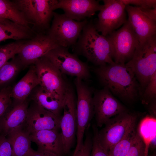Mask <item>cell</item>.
I'll return each mask as SVG.
<instances>
[{"label": "cell", "instance_id": "d6986e66", "mask_svg": "<svg viewBox=\"0 0 156 156\" xmlns=\"http://www.w3.org/2000/svg\"><path fill=\"white\" fill-rule=\"evenodd\" d=\"M31 142H35L38 149L47 151L62 156L63 145L60 133L55 130H44L29 134Z\"/></svg>", "mask_w": 156, "mask_h": 156}, {"label": "cell", "instance_id": "7a4b0ae2", "mask_svg": "<svg viewBox=\"0 0 156 156\" xmlns=\"http://www.w3.org/2000/svg\"><path fill=\"white\" fill-rule=\"evenodd\" d=\"M74 46L75 54L98 66L114 63L109 40L99 33L92 20L85 25Z\"/></svg>", "mask_w": 156, "mask_h": 156}, {"label": "cell", "instance_id": "836d02e7", "mask_svg": "<svg viewBox=\"0 0 156 156\" xmlns=\"http://www.w3.org/2000/svg\"><path fill=\"white\" fill-rule=\"evenodd\" d=\"M125 5L132 4L140 8L147 9L156 8L155 0H120Z\"/></svg>", "mask_w": 156, "mask_h": 156}, {"label": "cell", "instance_id": "9a60e30c", "mask_svg": "<svg viewBox=\"0 0 156 156\" xmlns=\"http://www.w3.org/2000/svg\"><path fill=\"white\" fill-rule=\"evenodd\" d=\"M61 117L36 104L28 109L25 129L29 133L44 130L60 129Z\"/></svg>", "mask_w": 156, "mask_h": 156}, {"label": "cell", "instance_id": "3957f363", "mask_svg": "<svg viewBox=\"0 0 156 156\" xmlns=\"http://www.w3.org/2000/svg\"><path fill=\"white\" fill-rule=\"evenodd\" d=\"M126 65L134 73L142 95L153 75L156 72V34L137 46Z\"/></svg>", "mask_w": 156, "mask_h": 156}, {"label": "cell", "instance_id": "e575fe53", "mask_svg": "<svg viewBox=\"0 0 156 156\" xmlns=\"http://www.w3.org/2000/svg\"><path fill=\"white\" fill-rule=\"evenodd\" d=\"M0 156H12L11 143L6 136L0 134Z\"/></svg>", "mask_w": 156, "mask_h": 156}, {"label": "cell", "instance_id": "484cf974", "mask_svg": "<svg viewBox=\"0 0 156 156\" xmlns=\"http://www.w3.org/2000/svg\"><path fill=\"white\" fill-rule=\"evenodd\" d=\"M138 131L135 127L131 130L108 152L109 156H125L135 139Z\"/></svg>", "mask_w": 156, "mask_h": 156}, {"label": "cell", "instance_id": "e0dca14e", "mask_svg": "<svg viewBox=\"0 0 156 156\" xmlns=\"http://www.w3.org/2000/svg\"><path fill=\"white\" fill-rule=\"evenodd\" d=\"M128 18L140 43L156 34V21L151 18L138 7L130 5L125 6Z\"/></svg>", "mask_w": 156, "mask_h": 156}, {"label": "cell", "instance_id": "8992f818", "mask_svg": "<svg viewBox=\"0 0 156 156\" xmlns=\"http://www.w3.org/2000/svg\"><path fill=\"white\" fill-rule=\"evenodd\" d=\"M137 116L128 111L120 113L109 119L104 127L98 131L99 138L102 146L107 152L136 127Z\"/></svg>", "mask_w": 156, "mask_h": 156}, {"label": "cell", "instance_id": "9c48e42d", "mask_svg": "<svg viewBox=\"0 0 156 156\" xmlns=\"http://www.w3.org/2000/svg\"><path fill=\"white\" fill-rule=\"evenodd\" d=\"M102 9L98 14L95 27L101 35L106 36L122 25L127 21L125 6L120 0H103Z\"/></svg>", "mask_w": 156, "mask_h": 156}, {"label": "cell", "instance_id": "4fadbf2b", "mask_svg": "<svg viewBox=\"0 0 156 156\" xmlns=\"http://www.w3.org/2000/svg\"><path fill=\"white\" fill-rule=\"evenodd\" d=\"M57 0H18L14 1L25 16L32 20L42 29L49 28L53 17V6Z\"/></svg>", "mask_w": 156, "mask_h": 156}, {"label": "cell", "instance_id": "1f68e13d", "mask_svg": "<svg viewBox=\"0 0 156 156\" xmlns=\"http://www.w3.org/2000/svg\"><path fill=\"white\" fill-rule=\"evenodd\" d=\"M86 130L85 139L81 147L77 151L74 152L73 156H91L92 146V139L88 131Z\"/></svg>", "mask_w": 156, "mask_h": 156}, {"label": "cell", "instance_id": "4dcf8cb0", "mask_svg": "<svg viewBox=\"0 0 156 156\" xmlns=\"http://www.w3.org/2000/svg\"><path fill=\"white\" fill-rule=\"evenodd\" d=\"M145 143L138 132L133 143L125 156H144Z\"/></svg>", "mask_w": 156, "mask_h": 156}, {"label": "cell", "instance_id": "74e56055", "mask_svg": "<svg viewBox=\"0 0 156 156\" xmlns=\"http://www.w3.org/2000/svg\"><path fill=\"white\" fill-rule=\"evenodd\" d=\"M149 111L150 113L153 116H156V100L154 101L149 104Z\"/></svg>", "mask_w": 156, "mask_h": 156}, {"label": "cell", "instance_id": "603a6c76", "mask_svg": "<svg viewBox=\"0 0 156 156\" xmlns=\"http://www.w3.org/2000/svg\"><path fill=\"white\" fill-rule=\"evenodd\" d=\"M27 27L7 19H0V42L8 39L18 40L29 36Z\"/></svg>", "mask_w": 156, "mask_h": 156}, {"label": "cell", "instance_id": "8fae6325", "mask_svg": "<svg viewBox=\"0 0 156 156\" xmlns=\"http://www.w3.org/2000/svg\"><path fill=\"white\" fill-rule=\"evenodd\" d=\"M62 109L63 113L61 118L60 129L63 152L66 154L71 148L77 129L76 103L73 92L69 86L64 95Z\"/></svg>", "mask_w": 156, "mask_h": 156}, {"label": "cell", "instance_id": "d590c367", "mask_svg": "<svg viewBox=\"0 0 156 156\" xmlns=\"http://www.w3.org/2000/svg\"><path fill=\"white\" fill-rule=\"evenodd\" d=\"M27 156H58L55 153L47 151L38 149L33 150Z\"/></svg>", "mask_w": 156, "mask_h": 156}, {"label": "cell", "instance_id": "ac0fdd59", "mask_svg": "<svg viewBox=\"0 0 156 156\" xmlns=\"http://www.w3.org/2000/svg\"><path fill=\"white\" fill-rule=\"evenodd\" d=\"M27 104L18 102L10 110L8 109L0 119V134L6 136L23 127L28 112Z\"/></svg>", "mask_w": 156, "mask_h": 156}, {"label": "cell", "instance_id": "d4e9b609", "mask_svg": "<svg viewBox=\"0 0 156 156\" xmlns=\"http://www.w3.org/2000/svg\"><path fill=\"white\" fill-rule=\"evenodd\" d=\"M138 132L145 143L144 156H148L149 143L156 137L155 119L151 117L145 118L141 123L139 131Z\"/></svg>", "mask_w": 156, "mask_h": 156}, {"label": "cell", "instance_id": "5bb4252c", "mask_svg": "<svg viewBox=\"0 0 156 156\" xmlns=\"http://www.w3.org/2000/svg\"><path fill=\"white\" fill-rule=\"evenodd\" d=\"M103 7L99 1L95 0H59L53 6L54 10L61 9L65 16L74 20L80 21L94 15Z\"/></svg>", "mask_w": 156, "mask_h": 156}, {"label": "cell", "instance_id": "ab89813d", "mask_svg": "<svg viewBox=\"0 0 156 156\" xmlns=\"http://www.w3.org/2000/svg\"></svg>", "mask_w": 156, "mask_h": 156}, {"label": "cell", "instance_id": "6da1fadb", "mask_svg": "<svg viewBox=\"0 0 156 156\" xmlns=\"http://www.w3.org/2000/svg\"><path fill=\"white\" fill-rule=\"evenodd\" d=\"M94 71L104 87L121 99L132 102L140 95L139 83L125 64H107L98 66Z\"/></svg>", "mask_w": 156, "mask_h": 156}, {"label": "cell", "instance_id": "ba28073f", "mask_svg": "<svg viewBox=\"0 0 156 156\" xmlns=\"http://www.w3.org/2000/svg\"><path fill=\"white\" fill-rule=\"evenodd\" d=\"M68 49V48L59 46L44 56L63 74L74 76L82 80H88L90 76L88 66L81 61L76 55L69 52Z\"/></svg>", "mask_w": 156, "mask_h": 156}, {"label": "cell", "instance_id": "8d00e7d4", "mask_svg": "<svg viewBox=\"0 0 156 156\" xmlns=\"http://www.w3.org/2000/svg\"><path fill=\"white\" fill-rule=\"evenodd\" d=\"M140 9L149 17L156 21V8L147 9Z\"/></svg>", "mask_w": 156, "mask_h": 156}, {"label": "cell", "instance_id": "277c9868", "mask_svg": "<svg viewBox=\"0 0 156 156\" xmlns=\"http://www.w3.org/2000/svg\"><path fill=\"white\" fill-rule=\"evenodd\" d=\"M77 95L76 102L77 144L74 151L79 150L83 144L84 134L89 127L94 115L92 90L83 80L76 78L74 81Z\"/></svg>", "mask_w": 156, "mask_h": 156}, {"label": "cell", "instance_id": "52a82bcc", "mask_svg": "<svg viewBox=\"0 0 156 156\" xmlns=\"http://www.w3.org/2000/svg\"><path fill=\"white\" fill-rule=\"evenodd\" d=\"M110 44L113 59L116 64H125L132 58L139 42L127 20L119 29L106 36Z\"/></svg>", "mask_w": 156, "mask_h": 156}, {"label": "cell", "instance_id": "f1b7e54d", "mask_svg": "<svg viewBox=\"0 0 156 156\" xmlns=\"http://www.w3.org/2000/svg\"><path fill=\"white\" fill-rule=\"evenodd\" d=\"M141 96L143 104L148 105L156 100V72L151 77Z\"/></svg>", "mask_w": 156, "mask_h": 156}, {"label": "cell", "instance_id": "83f0119b", "mask_svg": "<svg viewBox=\"0 0 156 156\" xmlns=\"http://www.w3.org/2000/svg\"><path fill=\"white\" fill-rule=\"evenodd\" d=\"M17 62L12 61L7 62L0 68V85L12 79L19 70Z\"/></svg>", "mask_w": 156, "mask_h": 156}, {"label": "cell", "instance_id": "cb8c5ba5", "mask_svg": "<svg viewBox=\"0 0 156 156\" xmlns=\"http://www.w3.org/2000/svg\"><path fill=\"white\" fill-rule=\"evenodd\" d=\"M2 19L27 27L29 23L14 3L8 0H0V19Z\"/></svg>", "mask_w": 156, "mask_h": 156}, {"label": "cell", "instance_id": "7c38bea8", "mask_svg": "<svg viewBox=\"0 0 156 156\" xmlns=\"http://www.w3.org/2000/svg\"><path fill=\"white\" fill-rule=\"evenodd\" d=\"M93 101L96 125L98 127H102L114 116L127 111V108L105 87L94 92Z\"/></svg>", "mask_w": 156, "mask_h": 156}, {"label": "cell", "instance_id": "4316f807", "mask_svg": "<svg viewBox=\"0 0 156 156\" xmlns=\"http://www.w3.org/2000/svg\"><path fill=\"white\" fill-rule=\"evenodd\" d=\"M24 43L16 42L9 44L0 48V68L10 59L18 54Z\"/></svg>", "mask_w": 156, "mask_h": 156}, {"label": "cell", "instance_id": "7402d4cb", "mask_svg": "<svg viewBox=\"0 0 156 156\" xmlns=\"http://www.w3.org/2000/svg\"><path fill=\"white\" fill-rule=\"evenodd\" d=\"M29 134L23 127L6 136L12 146V156H27L32 151Z\"/></svg>", "mask_w": 156, "mask_h": 156}, {"label": "cell", "instance_id": "d6a6232c", "mask_svg": "<svg viewBox=\"0 0 156 156\" xmlns=\"http://www.w3.org/2000/svg\"><path fill=\"white\" fill-rule=\"evenodd\" d=\"M11 91L4 88L0 91V119L8 109L11 103Z\"/></svg>", "mask_w": 156, "mask_h": 156}, {"label": "cell", "instance_id": "30bf717a", "mask_svg": "<svg viewBox=\"0 0 156 156\" xmlns=\"http://www.w3.org/2000/svg\"><path fill=\"white\" fill-rule=\"evenodd\" d=\"M35 63L40 87L64 97L68 86L65 82L63 74L44 56Z\"/></svg>", "mask_w": 156, "mask_h": 156}, {"label": "cell", "instance_id": "f546056e", "mask_svg": "<svg viewBox=\"0 0 156 156\" xmlns=\"http://www.w3.org/2000/svg\"><path fill=\"white\" fill-rule=\"evenodd\" d=\"M93 135L91 156H109L108 152L101 144L98 135V129L96 124L92 126Z\"/></svg>", "mask_w": 156, "mask_h": 156}, {"label": "cell", "instance_id": "f35d334b", "mask_svg": "<svg viewBox=\"0 0 156 156\" xmlns=\"http://www.w3.org/2000/svg\"><path fill=\"white\" fill-rule=\"evenodd\" d=\"M149 156H156V155L155 154H154Z\"/></svg>", "mask_w": 156, "mask_h": 156}, {"label": "cell", "instance_id": "2e32d148", "mask_svg": "<svg viewBox=\"0 0 156 156\" xmlns=\"http://www.w3.org/2000/svg\"><path fill=\"white\" fill-rule=\"evenodd\" d=\"M58 47L47 35H38L23 44L18 53L20 62L25 65L35 63L49 51Z\"/></svg>", "mask_w": 156, "mask_h": 156}, {"label": "cell", "instance_id": "ffe728a7", "mask_svg": "<svg viewBox=\"0 0 156 156\" xmlns=\"http://www.w3.org/2000/svg\"><path fill=\"white\" fill-rule=\"evenodd\" d=\"M39 85L35 67L31 68L11 91V96L18 102L25 101L32 90Z\"/></svg>", "mask_w": 156, "mask_h": 156}, {"label": "cell", "instance_id": "5b68a950", "mask_svg": "<svg viewBox=\"0 0 156 156\" xmlns=\"http://www.w3.org/2000/svg\"><path fill=\"white\" fill-rule=\"evenodd\" d=\"M53 19L47 34L59 46L68 48L76 44L87 19L81 21L74 20L64 14L53 12Z\"/></svg>", "mask_w": 156, "mask_h": 156}, {"label": "cell", "instance_id": "44dd1931", "mask_svg": "<svg viewBox=\"0 0 156 156\" xmlns=\"http://www.w3.org/2000/svg\"><path fill=\"white\" fill-rule=\"evenodd\" d=\"M36 104L58 116L62 105L64 97L54 94L40 86L34 95Z\"/></svg>", "mask_w": 156, "mask_h": 156}]
</instances>
